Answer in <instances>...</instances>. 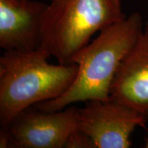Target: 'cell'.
Returning a JSON list of instances; mask_svg holds the SVG:
<instances>
[{
  "instance_id": "cell-7",
  "label": "cell",
  "mask_w": 148,
  "mask_h": 148,
  "mask_svg": "<svg viewBox=\"0 0 148 148\" xmlns=\"http://www.w3.org/2000/svg\"><path fill=\"white\" fill-rule=\"evenodd\" d=\"M110 98L148 120V30L142 33L120 63L111 84Z\"/></svg>"
},
{
  "instance_id": "cell-1",
  "label": "cell",
  "mask_w": 148,
  "mask_h": 148,
  "mask_svg": "<svg viewBox=\"0 0 148 148\" xmlns=\"http://www.w3.org/2000/svg\"><path fill=\"white\" fill-rule=\"evenodd\" d=\"M143 19L138 12L111 24L73 57L78 71L69 89L54 99L38 103L44 112H56L79 101L108 100L116 72L142 33Z\"/></svg>"
},
{
  "instance_id": "cell-9",
  "label": "cell",
  "mask_w": 148,
  "mask_h": 148,
  "mask_svg": "<svg viewBox=\"0 0 148 148\" xmlns=\"http://www.w3.org/2000/svg\"><path fill=\"white\" fill-rule=\"evenodd\" d=\"M110 1H111V2L112 3V4H113L114 6L115 7V8L116 9V10L122 12L121 5V0H110Z\"/></svg>"
},
{
  "instance_id": "cell-2",
  "label": "cell",
  "mask_w": 148,
  "mask_h": 148,
  "mask_svg": "<svg viewBox=\"0 0 148 148\" xmlns=\"http://www.w3.org/2000/svg\"><path fill=\"white\" fill-rule=\"evenodd\" d=\"M41 49L6 50L0 58V124L31 105L60 97L73 84L75 63L51 64Z\"/></svg>"
},
{
  "instance_id": "cell-4",
  "label": "cell",
  "mask_w": 148,
  "mask_h": 148,
  "mask_svg": "<svg viewBox=\"0 0 148 148\" xmlns=\"http://www.w3.org/2000/svg\"><path fill=\"white\" fill-rule=\"evenodd\" d=\"M147 120L141 114L109 98L86 101L78 108L77 128L89 136L95 148H128L136 127Z\"/></svg>"
},
{
  "instance_id": "cell-6",
  "label": "cell",
  "mask_w": 148,
  "mask_h": 148,
  "mask_svg": "<svg viewBox=\"0 0 148 148\" xmlns=\"http://www.w3.org/2000/svg\"><path fill=\"white\" fill-rule=\"evenodd\" d=\"M47 5L36 0H0V47L5 51L39 49Z\"/></svg>"
},
{
  "instance_id": "cell-8",
  "label": "cell",
  "mask_w": 148,
  "mask_h": 148,
  "mask_svg": "<svg viewBox=\"0 0 148 148\" xmlns=\"http://www.w3.org/2000/svg\"><path fill=\"white\" fill-rule=\"evenodd\" d=\"M64 147L66 148H95L93 142L88 134L76 128L68 136Z\"/></svg>"
},
{
  "instance_id": "cell-5",
  "label": "cell",
  "mask_w": 148,
  "mask_h": 148,
  "mask_svg": "<svg viewBox=\"0 0 148 148\" xmlns=\"http://www.w3.org/2000/svg\"><path fill=\"white\" fill-rule=\"evenodd\" d=\"M77 113L78 108L73 106L51 112L26 109L2 127L10 147L62 148L77 128Z\"/></svg>"
},
{
  "instance_id": "cell-3",
  "label": "cell",
  "mask_w": 148,
  "mask_h": 148,
  "mask_svg": "<svg viewBox=\"0 0 148 148\" xmlns=\"http://www.w3.org/2000/svg\"><path fill=\"white\" fill-rule=\"evenodd\" d=\"M110 0H51L43 15L39 49L69 64L96 32L125 17Z\"/></svg>"
},
{
  "instance_id": "cell-10",
  "label": "cell",
  "mask_w": 148,
  "mask_h": 148,
  "mask_svg": "<svg viewBox=\"0 0 148 148\" xmlns=\"http://www.w3.org/2000/svg\"><path fill=\"white\" fill-rule=\"evenodd\" d=\"M145 147L148 148V138L147 139V141H146V146H145Z\"/></svg>"
}]
</instances>
